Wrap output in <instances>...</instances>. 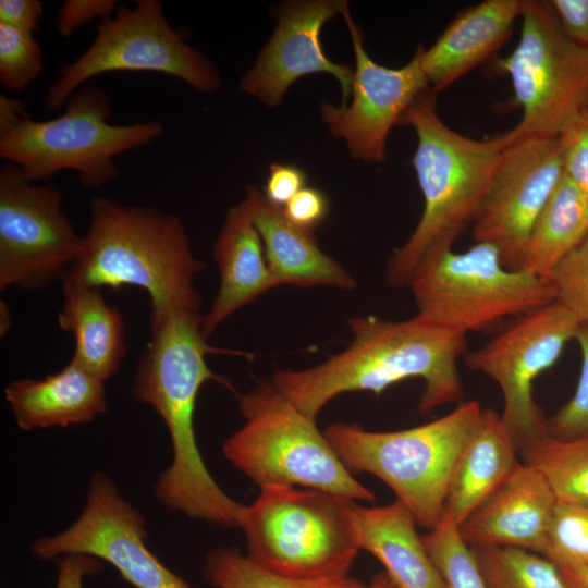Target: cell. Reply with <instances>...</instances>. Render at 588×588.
Masks as SVG:
<instances>
[{
  "label": "cell",
  "mask_w": 588,
  "mask_h": 588,
  "mask_svg": "<svg viewBox=\"0 0 588 588\" xmlns=\"http://www.w3.org/2000/svg\"><path fill=\"white\" fill-rule=\"evenodd\" d=\"M253 209V198L246 191L245 197L226 210L213 242L220 283L211 307L203 316L207 339L231 315L274 287Z\"/></svg>",
  "instance_id": "d6986e66"
},
{
  "label": "cell",
  "mask_w": 588,
  "mask_h": 588,
  "mask_svg": "<svg viewBox=\"0 0 588 588\" xmlns=\"http://www.w3.org/2000/svg\"><path fill=\"white\" fill-rule=\"evenodd\" d=\"M4 397L17 426L27 431L88 424L108 409L105 381L72 358L44 379L11 381Z\"/></svg>",
  "instance_id": "7402d4cb"
},
{
  "label": "cell",
  "mask_w": 588,
  "mask_h": 588,
  "mask_svg": "<svg viewBox=\"0 0 588 588\" xmlns=\"http://www.w3.org/2000/svg\"><path fill=\"white\" fill-rule=\"evenodd\" d=\"M558 568L571 588H588V568L573 566H558Z\"/></svg>",
  "instance_id": "b9f144b4"
},
{
  "label": "cell",
  "mask_w": 588,
  "mask_h": 588,
  "mask_svg": "<svg viewBox=\"0 0 588 588\" xmlns=\"http://www.w3.org/2000/svg\"><path fill=\"white\" fill-rule=\"evenodd\" d=\"M199 308L177 307L150 324L151 338L136 368L133 394L163 419L172 444V463L154 487L156 499L193 519L235 527L243 504L229 497L206 467L196 441L194 414L198 392L207 381L233 389L230 380L209 368L206 356L250 355L209 345Z\"/></svg>",
  "instance_id": "6da1fadb"
},
{
  "label": "cell",
  "mask_w": 588,
  "mask_h": 588,
  "mask_svg": "<svg viewBox=\"0 0 588 588\" xmlns=\"http://www.w3.org/2000/svg\"><path fill=\"white\" fill-rule=\"evenodd\" d=\"M79 235L61 193L5 162L0 168V291H40L62 282L79 257Z\"/></svg>",
  "instance_id": "7c38bea8"
},
{
  "label": "cell",
  "mask_w": 588,
  "mask_h": 588,
  "mask_svg": "<svg viewBox=\"0 0 588 588\" xmlns=\"http://www.w3.org/2000/svg\"><path fill=\"white\" fill-rule=\"evenodd\" d=\"M556 503L542 475L520 461L458 530L469 547H513L542 554Z\"/></svg>",
  "instance_id": "ac0fdd59"
},
{
  "label": "cell",
  "mask_w": 588,
  "mask_h": 588,
  "mask_svg": "<svg viewBox=\"0 0 588 588\" xmlns=\"http://www.w3.org/2000/svg\"><path fill=\"white\" fill-rule=\"evenodd\" d=\"M580 322L554 301L515 317L479 348L467 353L470 369L491 378L503 397L501 417L518 442L547 434L534 399V381L560 358Z\"/></svg>",
  "instance_id": "4fadbf2b"
},
{
  "label": "cell",
  "mask_w": 588,
  "mask_h": 588,
  "mask_svg": "<svg viewBox=\"0 0 588 588\" xmlns=\"http://www.w3.org/2000/svg\"><path fill=\"white\" fill-rule=\"evenodd\" d=\"M345 3V0H297L280 5L273 34L241 78L240 90L269 107H277L298 78L322 72L339 81L342 105H345L354 70L331 61L320 39L324 23L341 14Z\"/></svg>",
  "instance_id": "e0dca14e"
},
{
  "label": "cell",
  "mask_w": 588,
  "mask_h": 588,
  "mask_svg": "<svg viewBox=\"0 0 588 588\" xmlns=\"http://www.w3.org/2000/svg\"><path fill=\"white\" fill-rule=\"evenodd\" d=\"M517 448L520 461L542 475L558 502L588 504V437L560 440L546 434Z\"/></svg>",
  "instance_id": "4316f807"
},
{
  "label": "cell",
  "mask_w": 588,
  "mask_h": 588,
  "mask_svg": "<svg viewBox=\"0 0 588 588\" xmlns=\"http://www.w3.org/2000/svg\"><path fill=\"white\" fill-rule=\"evenodd\" d=\"M555 298L580 323H588V230L549 275Z\"/></svg>",
  "instance_id": "d6a6232c"
},
{
  "label": "cell",
  "mask_w": 588,
  "mask_h": 588,
  "mask_svg": "<svg viewBox=\"0 0 588 588\" xmlns=\"http://www.w3.org/2000/svg\"><path fill=\"white\" fill-rule=\"evenodd\" d=\"M57 561L54 588H84L85 578L101 568L98 559L84 554H66Z\"/></svg>",
  "instance_id": "60d3db41"
},
{
  "label": "cell",
  "mask_w": 588,
  "mask_h": 588,
  "mask_svg": "<svg viewBox=\"0 0 588 588\" xmlns=\"http://www.w3.org/2000/svg\"><path fill=\"white\" fill-rule=\"evenodd\" d=\"M515 49L495 62L506 73L519 122L503 135L506 146L526 137L558 136L588 109V48L562 29L548 1L524 0Z\"/></svg>",
  "instance_id": "8fae6325"
},
{
  "label": "cell",
  "mask_w": 588,
  "mask_h": 588,
  "mask_svg": "<svg viewBox=\"0 0 588 588\" xmlns=\"http://www.w3.org/2000/svg\"><path fill=\"white\" fill-rule=\"evenodd\" d=\"M44 52L34 34L0 23V81L24 91L42 72Z\"/></svg>",
  "instance_id": "1f68e13d"
},
{
  "label": "cell",
  "mask_w": 588,
  "mask_h": 588,
  "mask_svg": "<svg viewBox=\"0 0 588 588\" xmlns=\"http://www.w3.org/2000/svg\"><path fill=\"white\" fill-rule=\"evenodd\" d=\"M353 500L313 489L266 486L238 517L247 555L279 575L317 579L350 574L358 555Z\"/></svg>",
  "instance_id": "9c48e42d"
},
{
  "label": "cell",
  "mask_w": 588,
  "mask_h": 588,
  "mask_svg": "<svg viewBox=\"0 0 588 588\" xmlns=\"http://www.w3.org/2000/svg\"><path fill=\"white\" fill-rule=\"evenodd\" d=\"M341 15L355 52L353 97L350 105L340 107L322 101L320 117L332 136L345 140L355 159L380 163L385 160L391 130L401 125L407 109L431 88L421 64L422 46H417L405 65L383 66L366 52L362 30L351 16L347 1Z\"/></svg>",
  "instance_id": "2e32d148"
},
{
  "label": "cell",
  "mask_w": 588,
  "mask_h": 588,
  "mask_svg": "<svg viewBox=\"0 0 588 588\" xmlns=\"http://www.w3.org/2000/svg\"><path fill=\"white\" fill-rule=\"evenodd\" d=\"M436 91H424L405 112L401 125L417 137L412 159L424 197L419 222L407 241L388 259L389 286L408 285L426 252L453 243L473 223L506 147L503 135L473 139L450 128L439 117Z\"/></svg>",
  "instance_id": "277c9868"
},
{
  "label": "cell",
  "mask_w": 588,
  "mask_h": 588,
  "mask_svg": "<svg viewBox=\"0 0 588 588\" xmlns=\"http://www.w3.org/2000/svg\"><path fill=\"white\" fill-rule=\"evenodd\" d=\"M61 330L75 338L72 356L77 364L100 378H111L126 354V332L121 313L107 304L100 289L62 281Z\"/></svg>",
  "instance_id": "d4e9b609"
},
{
  "label": "cell",
  "mask_w": 588,
  "mask_h": 588,
  "mask_svg": "<svg viewBox=\"0 0 588 588\" xmlns=\"http://www.w3.org/2000/svg\"><path fill=\"white\" fill-rule=\"evenodd\" d=\"M44 3L38 0H1L0 23L34 34L38 30Z\"/></svg>",
  "instance_id": "ab89813d"
},
{
  "label": "cell",
  "mask_w": 588,
  "mask_h": 588,
  "mask_svg": "<svg viewBox=\"0 0 588 588\" xmlns=\"http://www.w3.org/2000/svg\"><path fill=\"white\" fill-rule=\"evenodd\" d=\"M563 174L558 136L507 145L471 223L474 240L491 244L507 268L518 269L531 229Z\"/></svg>",
  "instance_id": "9a60e30c"
},
{
  "label": "cell",
  "mask_w": 588,
  "mask_h": 588,
  "mask_svg": "<svg viewBox=\"0 0 588 588\" xmlns=\"http://www.w3.org/2000/svg\"><path fill=\"white\" fill-rule=\"evenodd\" d=\"M146 519L119 492L108 476L93 475L86 505L65 530L36 539L33 555L42 561L66 554L102 560L134 588H192L146 547Z\"/></svg>",
  "instance_id": "5bb4252c"
},
{
  "label": "cell",
  "mask_w": 588,
  "mask_h": 588,
  "mask_svg": "<svg viewBox=\"0 0 588 588\" xmlns=\"http://www.w3.org/2000/svg\"><path fill=\"white\" fill-rule=\"evenodd\" d=\"M350 516L359 549L383 565L397 588H444L416 520L401 502L364 506L353 500Z\"/></svg>",
  "instance_id": "603a6c76"
},
{
  "label": "cell",
  "mask_w": 588,
  "mask_h": 588,
  "mask_svg": "<svg viewBox=\"0 0 588 588\" xmlns=\"http://www.w3.org/2000/svg\"><path fill=\"white\" fill-rule=\"evenodd\" d=\"M518 448L501 414L483 409L453 471L445 510L460 526L520 462Z\"/></svg>",
  "instance_id": "cb8c5ba5"
},
{
  "label": "cell",
  "mask_w": 588,
  "mask_h": 588,
  "mask_svg": "<svg viewBox=\"0 0 588 588\" xmlns=\"http://www.w3.org/2000/svg\"><path fill=\"white\" fill-rule=\"evenodd\" d=\"M564 174L588 203V109L572 119L558 135Z\"/></svg>",
  "instance_id": "e575fe53"
},
{
  "label": "cell",
  "mask_w": 588,
  "mask_h": 588,
  "mask_svg": "<svg viewBox=\"0 0 588 588\" xmlns=\"http://www.w3.org/2000/svg\"><path fill=\"white\" fill-rule=\"evenodd\" d=\"M204 578L215 588H367L350 574L302 579L275 574L236 548L211 550L204 563Z\"/></svg>",
  "instance_id": "83f0119b"
},
{
  "label": "cell",
  "mask_w": 588,
  "mask_h": 588,
  "mask_svg": "<svg viewBox=\"0 0 588 588\" xmlns=\"http://www.w3.org/2000/svg\"><path fill=\"white\" fill-rule=\"evenodd\" d=\"M523 2L485 0L458 13L429 48L421 49L430 87L443 90L492 57L511 37Z\"/></svg>",
  "instance_id": "ffe728a7"
},
{
  "label": "cell",
  "mask_w": 588,
  "mask_h": 588,
  "mask_svg": "<svg viewBox=\"0 0 588 588\" xmlns=\"http://www.w3.org/2000/svg\"><path fill=\"white\" fill-rule=\"evenodd\" d=\"M244 425L222 444L223 456L259 488L299 486L357 502L375 493L343 464L323 431L271 381L237 395Z\"/></svg>",
  "instance_id": "52a82bcc"
},
{
  "label": "cell",
  "mask_w": 588,
  "mask_h": 588,
  "mask_svg": "<svg viewBox=\"0 0 588 588\" xmlns=\"http://www.w3.org/2000/svg\"><path fill=\"white\" fill-rule=\"evenodd\" d=\"M283 209L292 223L315 231L328 216L329 200L321 189L306 186Z\"/></svg>",
  "instance_id": "8d00e7d4"
},
{
  "label": "cell",
  "mask_w": 588,
  "mask_h": 588,
  "mask_svg": "<svg viewBox=\"0 0 588 588\" xmlns=\"http://www.w3.org/2000/svg\"><path fill=\"white\" fill-rule=\"evenodd\" d=\"M574 339L581 353V368L572 399L546 419L549 437L572 440L588 437V323H580Z\"/></svg>",
  "instance_id": "836d02e7"
},
{
  "label": "cell",
  "mask_w": 588,
  "mask_h": 588,
  "mask_svg": "<svg viewBox=\"0 0 588 588\" xmlns=\"http://www.w3.org/2000/svg\"><path fill=\"white\" fill-rule=\"evenodd\" d=\"M347 327L353 339L344 351L310 368L279 370L272 377V384L310 419L343 393L380 395L411 378L424 381L421 414L462 401L457 362L467 351L466 334L416 315L405 320L352 317Z\"/></svg>",
  "instance_id": "7a4b0ae2"
},
{
  "label": "cell",
  "mask_w": 588,
  "mask_h": 588,
  "mask_svg": "<svg viewBox=\"0 0 588 588\" xmlns=\"http://www.w3.org/2000/svg\"><path fill=\"white\" fill-rule=\"evenodd\" d=\"M563 32L588 48V0L548 1Z\"/></svg>",
  "instance_id": "f35d334b"
},
{
  "label": "cell",
  "mask_w": 588,
  "mask_h": 588,
  "mask_svg": "<svg viewBox=\"0 0 588 588\" xmlns=\"http://www.w3.org/2000/svg\"><path fill=\"white\" fill-rule=\"evenodd\" d=\"M1 313L4 315V317L1 315V336H3L10 330L11 326L9 308L3 302L1 303Z\"/></svg>",
  "instance_id": "ee69618b"
},
{
  "label": "cell",
  "mask_w": 588,
  "mask_h": 588,
  "mask_svg": "<svg viewBox=\"0 0 588 588\" xmlns=\"http://www.w3.org/2000/svg\"><path fill=\"white\" fill-rule=\"evenodd\" d=\"M306 183L307 176L303 169L293 164L272 163L264 186V195L272 204L284 207L306 187Z\"/></svg>",
  "instance_id": "74e56055"
},
{
  "label": "cell",
  "mask_w": 588,
  "mask_h": 588,
  "mask_svg": "<svg viewBox=\"0 0 588 588\" xmlns=\"http://www.w3.org/2000/svg\"><path fill=\"white\" fill-rule=\"evenodd\" d=\"M482 411L478 401H468L440 418L403 430L369 431L336 422L323 433L350 471L382 480L417 525L430 529L444 512L456 463Z\"/></svg>",
  "instance_id": "8992f818"
},
{
  "label": "cell",
  "mask_w": 588,
  "mask_h": 588,
  "mask_svg": "<svg viewBox=\"0 0 588 588\" xmlns=\"http://www.w3.org/2000/svg\"><path fill=\"white\" fill-rule=\"evenodd\" d=\"M421 538L444 588H489L471 548L445 509L439 522Z\"/></svg>",
  "instance_id": "f546056e"
},
{
  "label": "cell",
  "mask_w": 588,
  "mask_h": 588,
  "mask_svg": "<svg viewBox=\"0 0 588 588\" xmlns=\"http://www.w3.org/2000/svg\"><path fill=\"white\" fill-rule=\"evenodd\" d=\"M470 548L489 588H571L542 554L513 547Z\"/></svg>",
  "instance_id": "f1b7e54d"
},
{
  "label": "cell",
  "mask_w": 588,
  "mask_h": 588,
  "mask_svg": "<svg viewBox=\"0 0 588 588\" xmlns=\"http://www.w3.org/2000/svg\"><path fill=\"white\" fill-rule=\"evenodd\" d=\"M110 99L86 84L57 118L35 121L23 102L0 94V157L32 182L64 170L77 172L84 187L101 188L119 176L114 157L148 145L163 134L160 122L109 123Z\"/></svg>",
  "instance_id": "5b68a950"
},
{
  "label": "cell",
  "mask_w": 588,
  "mask_h": 588,
  "mask_svg": "<svg viewBox=\"0 0 588 588\" xmlns=\"http://www.w3.org/2000/svg\"><path fill=\"white\" fill-rule=\"evenodd\" d=\"M588 230V203L563 174L537 218L518 269L548 279Z\"/></svg>",
  "instance_id": "484cf974"
},
{
  "label": "cell",
  "mask_w": 588,
  "mask_h": 588,
  "mask_svg": "<svg viewBox=\"0 0 588 588\" xmlns=\"http://www.w3.org/2000/svg\"><path fill=\"white\" fill-rule=\"evenodd\" d=\"M121 71L170 75L206 94L221 85L213 63L169 24L162 3L137 0L134 8L118 5L111 17L96 24L91 45L60 68L45 96V107L60 109L89 79Z\"/></svg>",
  "instance_id": "30bf717a"
},
{
  "label": "cell",
  "mask_w": 588,
  "mask_h": 588,
  "mask_svg": "<svg viewBox=\"0 0 588 588\" xmlns=\"http://www.w3.org/2000/svg\"><path fill=\"white\" fill-rule=\"evenodd\" d=\"M407 286L416 316L464 334L486 331L556 301L549 279L507 268L499 250L482 242L461 253L453 243L433 245Z\"/></svg>",
  "instance_id": "ba28073f"
},
{
  "label": "cell",
  "mask_w": 588,
  "mask_h": 588,
  "mask_svg": "<svg viewBox=\"0 0 588 588\" xmlns=\"http://www.w3.org/2000/svg\"><path fill=\"white\" fill-rule=\"evenodd\" d=\"M246 191L253 198L254 224L262 241L274 287L329 286L343 291L357 287L355 277L319 247L314 231L292 223L283 207L269 201L256 187L247 186Z\"/></svg>",
  "instance_id": "44dd1931"
},
{
  "label": "cell",
  "mask_w": 588,
  "mask_h": 588,
  "mask_svg": "<svg viewBox=\"0 0 588 588\" xmlns=\"http://www.w3.org/2000/svg\"><path fill=\"white\" fill-rule=\"evenodd\" d=\"M542 555L558 566L588 568V504L556 503Z\"/></svg>",
  "instance_id": "4dcf8cb0"
},
{
  "label": "cell",
  "mask_w": 588,
  "mask_h": 588,
  "mask_svg": "<svg viewBox=\"0 0 588 588\" xmlns=\"http://www.w3.org/2000/svg\"><path fill=\"white\" fill-rule=\"evenodd\" d=\"M117 8L114 0H66L58 11L56 30L63 37H70L87 23L111 17Z\"/></svg>",
  "instance_id": "d590c367"
},
{
  "label": "cell",
  "mask_w": 588,
  "mask_h": 588,
  "mask_svg": "<svg viewBox=\"0 0 588 588\" xmlns=\"http://www.w3.org/2000/svg\"><path fill=\"white\" fill-rule=\"evenodd\" d=\"M203 267L177 216L95 197L79 257L63 281L144 289L154 324L177 307L200 306L194 280Z\"/></svg>",
  "instance_id": "3957f363"
},
{
  "label": "cell",
  "mask_w": 588,
  "mask_h": 588,
  "mask_svg": "<svg viewBox=\"0 0 588 588\" xmlns=\"http://www.w3.org/2000/svg\"><path fill=\"white\" fill-rule=\"evenodd\" d=\"M367 588H397L385 572L376 574L371 581L367 585Z\"/></svg>",
  "instance_id": "7bdbcfd3"
}]
</instances>
